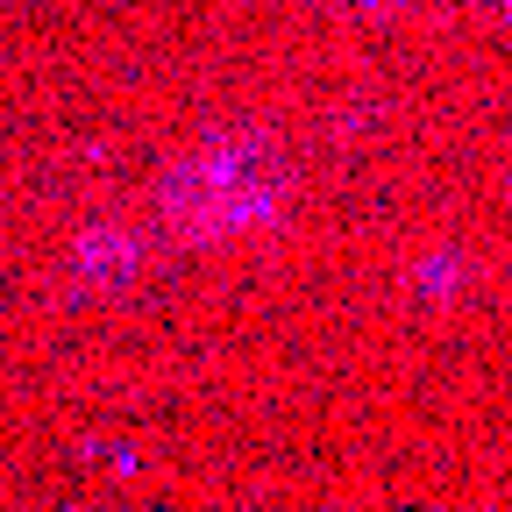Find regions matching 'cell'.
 Wrapping results in <instances>:
<instances>
[{"label":"cell","instance_id":"cell-2","mask_svg":"<svg viewBox=\"0 0 512 512\" xmlns=\"http://www.w3.org/2000/svg\"><path fill=\"white\" fill-rule=\"evenodd\" d=\"M356 8H384V15H392V8H420V0H356Z\"/></svg>","mask_w":512,"mask_h":512},{"label":"cell","instance_id":"cell-1","mask_svg":"<svg viewBox=\"0 0 512 512\" xmlns=\"http://www.w3.org/2000/svg\"><path fill=\"white\" fill-rule=\"evenodd\" d=\"M157 207H164L171 235H185V242H235L285 207V157L264 136L192 143L164 171Z\"/></svg>","mask_w":512,"mask_h":512}]
</instances>
